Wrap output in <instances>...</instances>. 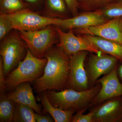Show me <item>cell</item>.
Wrapping results in <instances>:
<instances>
[{
    "label": "cell",
    "instance_id": "7402d4cb",
    "mask_svg": "<svg viewBox=\"0 0 122 122\" xmlns=\"http://www.w3.org/2000/svg\"><path fill=\"white\" fill-rule=\"evenodd\" d=\"M101 10L103 15L108 20L122 17V0H114Z\"/></svg>",
    "mask_w": 122,
    "mask_h": 122
},
{
    "label": "cell",
    "instance_id": "cb8c5ba5",
    "mask_svg": "<svg viewBox=\"0 0 122 122\" xmlns=\"http://www.w3.org/2000/svg\"><path fill=\"white\" fill-rule=\"evenodd\" d=\"M87 110L84 109L76 113L72 116L71 122H93L94 110L92 109L89 113L84 114Z\"/></svg>",
    "mask_w": 122,
    "mask_h": 122
},
{
    "label": "cell",
    "instance_id": "f1b7e54d",
    "mask_svg": "<svg viewBox=\"0 0 122 122\" xmlns=\"http://www.w3.org/2000/svg\"><path fill=\"white\" fill-rule=\"evenodd\" d=\"M118 77L121 83H122V63L118 65L117 69Z\"/></svg>",
    "mask_w": 122,
    "mask_h": 122
},
{
    "label": "cell",
    "instance_id": "ac0fdd59",
    "mask_svg": "<svg viewBox=\"0 0 122 122\" xmlns=\"http://www.w3.org/2000/svg\"><path fill=\"white\" fill-rule=\"evenodd\" d=\"M16 104L7 97L6 93L0 94V122H13Z\"/></svg>",
    "mask_w": 122,
    "mask_h": 122
},
{
    "label": "cell",
    "instance_id": "44dd1931",
    "mask_svg": "<svg viewBox=\"0 0 122 122\" xmlns=\"http://www.w3.org/2000/svg\"><path fill=\"white\" fill-rule=\"evenodd\" d=\"M114 0H77L79 8L85 12L102 9Z\"/></svg>",
    "mask_w": 122,
    "mask_h": 122
},
{
    "label": "cell",
    "instance_id": "277c9868",
    "mask_svg": "<svg viewBox=\"0 0 122 122\" xmlns=\"http://www.w3.org/2000/svg\"><path fill=\"white\" fill-rule=\"evenodd\" d=\"M27 49L19 33L16 32H12L1 41L0 54L5 78L25 59Z\"/></svg>",
    "mask_w": 122,
    "mask_h": 122
},
{
    "label": "cell",
    "instance_id": "9a60e30c",
    "mask_svg": "<svg viewBox=\"0 0 122 122\" xmlns=\"http://www.w3.org/2000/svg\"><path fill=\"white\" fill-rule=\"evenodd\" d=\"M81 36L102 52L117 58L122 63V45L94 35L82 34Z\"/></svg>",
    "mask_w": 122,
    "mask_h": 122
},
{
    "label": "cell",
    "instance_id": "4fadbf2b",
    "mask_svg": "<svg viewBox=\"0 0 122 122\" xmlns=\"http://www.w3.org/2000/svg\"><path fill=\"white\" fill-rule=\"evenodd\" d=\"M93 122H120L122 118V96L110 99L93 107Z\"/></svg>",
    "mask_w": 122,
    "mask_h": 122
},
{
    "label": "cell",
    "instance_id": "5b68a950",
    "mask_svg": "<svg viewBox=\"0 0 122 122\" xmlns=\"http://www.w3.org/2000/svg\"><path fill=\"white\" fill-rule=\"evenodd\" d=\"M20 37L33 55L37 58H44L46 52L59 42L55 26L51 25L35 31H19Z\"/></svg>",
    "mask_w": 122,
    "mask_h": 122
},
{
    "label": "cell",
    "instance_id": "d4e9b609",
    "mask_svg": "<svg viewBox=\"0 0 122 122\" xmlns=\"http://www.w3.org/2000/svg\"><path fill=\"white\" fill-rule=\"evenodd\" d=\"M67 8L73 17L78 15V4L77 0H64Z\"/></svg>",
    "mask_w": 122,
    "mask_h": 122
},
{
    "label": "cell",
    "instance_id": "5bb4252c",
    "mask_svg": "<svg viewBox=\"0 0 122 122\" xmlns=\"http://www.w3.org/2000/svg\"><path fill=\"white\" fill-rule=\"evenodd\" d=\"M30 82H25L7 94V97L15 103H22L31 107L36 113L42 115L41 107L36 102Z\"/></svg>",
    "mask_w": 122,
    "mask_h": 122
},
{
    "label": "cell",
    "instance_id": "7a4b0ae2",
    "mask_svg": "<svg viewBox=\"0 0 122 122\" xmlns=\"http://www.w3.org/2000/svg\"><path fill=\"white\" fill-rule=\"evenodd\" d=\"M101 87L100 83H96L89 89L78 91L70 89L61 91H46L50 102L55 107L64 110H73L75 113L87 109Z\"/></svg>",
    "mask_w": 122,
    "mask_h": 122
},
{
    "label": "cell",
    "instance_id": "484cf974",
    "mask_svg": "<svg viewBox=\"0 0 122 122\" xmlns=\"http://www.w3.org/2000/svg\"><path fill=\"white\" fill-rule=\"evenodd\" d=\"M6 89L5 83V77L4 75L2 65V60L0 57V94L6 93Z\"/></svg>",
    "mask_w": 122,
    "mask_h": 122
},
{
    "label": "cell",
    "instance_id": "9c48e42d",
    "mask_svg": "<svg viewBox=\"0 0 122 122\" xmlns=\"http://www.w3.org/2000/svg\"><path fill=\"white\" fill-rule=\"evenodd\" d=\"M55 26L59 38V43L56 45L66 54L70 55L83 51L98 55L103 53L81 35L75 36L72 30L66 33L59 27Z\"/></svg>",
    "mask_w": 122,
    "mask_h": 122
},
{
    "label": "cell",
    "instance_id": "f546056e",
    "mask_svg": "<svg viewBox=\"0 0 122 122\" xmlns=\"http://www.w3.org/2000/svg\"><path fill=\"white\" fill-rule=\"evenodd\" d=\"M120 122H122V119H121V120H120Z\"/></svg>",
    "mask_w": 122,
    "mask_h": 122
},
{
    "label": "cell",
    "instance_id": "7c38bea8",
    "mask_svg": "<svg viewBox=\"0 0 122 122\" xmlns=\"http://www.w3.org/2000/svg\"><path fill=\"white\" fill-rule=\"evenodd\" d=\"M77 29L81 34L97 36L122 45V17L113 18L97 26Z\"/></svg>",
    "mask_w": 122,
    "mask_h": 122
},
{
    "label": "cell",
    "instance_id": "3957f363",
    "mask_svg": "<svg viewBox=\"0 0 122 122\" xmlns=\"http://www.w3.org/2000/svg\"><path fill=\"white\" fill-rule=\"evenodd\" d=\"M47 62L46 58L40 59L34 56L27 49L25 59L5 78L6 91H13L23 82H33L43 74Z\"/></svg>",
    "mask_w": 122,
    "mask_h": 122
},
{
    "label": "cell",
    "instance_id": "4316f807",
    "mask_svg": "<svg viewBox=\"0 0 122 122\" xmlns=\"http://www.w3.org/2000/svg\"><path fill=\"white\" fill-rule=\"evenodd\" d=\"M29 9L34 11L41 4L43 0H22Z\"/></svg>",
    "mask_w": 122,
    "mask_h": 122
},
{
    "label": "cell",
    "instance_id": "d6986e66",
    "mask_svg": "<svg viewBox=\"0 0 122 122\" xmlns=\"http://www.w3.org/2000/svg\"><path fill=\"white\" fill-rule=\"evenodd\" d=\"M33 109L22 103H16L13 122H35Z\"/></svg>",
    "mask_w": 122,
    "mask_h": 122
},
{
    "label": "cell",
    "instance_id": "30bf717a",
    "mask_svg": "<svg viewBox=\"0 0 122 122\" xmlns=\"http://www.w3.org/2000/svg\"><path fill=\"white\" fill-rule=\"evenodd\" d=\"M117 67L96 81V83L101 84V89L90 107H94L110 99L122 96V83L118 77Z\"/></svg>",
    "mask_w": 122,
    "mask_h": 122
},
{
    "label": "cell",
    "instance_id": "8992f818",
    "mask_svg": "<svg viewBox=\"0 0 122 122\" xmlns=\"http://www.w3.org/2000/svg\"><path fill=\"white\" fill-rule=\"evenodd\" d=\"M2 15L10 21L13 29L18 31H35L51 25L55 26L58 20V18L40 15L29 8L11 14Z\"/></svg>",
    "mask_w": 122,
    "mask_h": 122
},
{
    "label": "cell",
    "instance_id": "83f0119b",
    "mask_svg": "<svg viewBox=\"0 0 122 122\" xmlns=\"http://www.w3.org/2000/svg\"><path fill=\"white\" fill-rule=\"evenodd\" d=\"M35 117L36 122H55L53 117L48 114L46 115L38 114L35 113Z\"/></svg>",
    "mask_w": 122,
    "mask_h": 122
},
{
    "label": "cell",
    "instance_id": "e0dca14e",
    "mask_svg": "<svg viewBox=\"0 0 122 122\" xmlns=\"http://www.w3.org/2000/svg\"><path fill=\"white\" fill-rule=\"evenodd\" d=\"M66 5L64 0H46L43 16L51 18H67Z\"/></svg>",
    "mask_w": 122,
    "mask_h": 122
},
{
    "label": "cell",
    "instance_id": "2e32d148",
    "mask_svg": "<svg viewBox=\"0 0 122 122\" xmlns=\"http://www.w3.org/2000/svg\"><path fill=\"white\" fill-rule=\"evenodd\" d=\"M37 100L44 107V111L49 114L56 122H71L75 112L73 110H64L54 106L48 98L46 91L38 93Z\"/></svg>",
    "mask_w": 122,
    "mask_h": 122
},
{
    "label": "cell",
    "instance_id": "52a82bcc",
    "mask_svg": "<svg viewBox=\"0 0 122 122\" xmlns=\"http://www.w3.org/2000/svg\"><path fill=\"white\" fill-rule=\"evenodd\" d=\"M119 61L117 58L106 54L91 55L85 64L90 87L93 86L101 76L108 74L116 68Z\"/></svg>",
    "mask_w": 122,
    "mask_h": 122
},
{
    "label": "cell",
    "instance_id": "8fae6325",
    "mask_svg": "<svg viewBox=\"0 0 122 122\" xmlns=\"http://www.w3.org/2000/svg\"><path fill=\"white\" fill-rule=\"evenodd\" d=\"M109 20L103 15L101 9L84 12L70 18H58L55 26L66 29H84L102 25Z\"/></svg>",
    "mask_w": 122,
    "mask_h": 122
},
{
    "label": "cell",
    "instance_id": "603a6c76",
    "mask_svg": "<svg viewBox=\"0 0 122 122\" xmlns=\"http://www.w3.org/2000/svg\"><path fill=\"white\" fill-rule=\"evenodd\" d=\"M13 29L11 22L3 15H0V41H1Z\"/></svg>",
    "mask_w": 122,
    "mask_h": 122
},
{
    "label": "cell",
    "instance_id": "ba28073f",
    "mask_svg": "<svg viewBox=\"0 0 122 122\" xmlns=\"http://www.w3.org/2000/svg\"><path fill=\"white\" fill-rule=\"evenodd\" d=\"M89 52L83 51L70 55V70L66 89L82 91L91 88L85 65Z\"/></svg>",
    "mask_w": 122,
    "mask_h": 122
},
{
    "label": "cell",
    "instance_id": "6da1fadb",
    "mask_svg": "<svg viewBox=\"0 0 122 122\" xmlns=\"http://www.w3.org/2000/svg\"><path fill=\"white\" fill-rule=\"evenodd\" d=\"M47 59L44 73L33 82L37 93L49 90L61 91L66 89L70 74V55L57 46H53L44 56Z\"/></svg>",
    "mask_w": 122,
    "mask_h": 122
},
{
    "label": "cell",
    "instance_id": "ffe728a7",
    "mask_svg": "<svg viewBox=\"0 0 122 122\" xmlns=\"http://www.w3.org/2000/svg\"><path fill=\"white\" fill-rule=\"evenodd\" d=\"M28 8L22 0H0V14L7 15Z\"/></svg>",
    "mask_w": 122,
    "mask_h": 122
}]
</instances>
